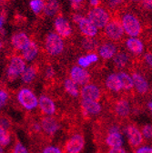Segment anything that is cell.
<instances>
[{
    "instance_id": "cell-1",
    "label": "cell",
    "mask_w": 152,
    "mask_h": 153,
    "mask_svg": "<svg viewBox=\"0 0 152 153\" xmlns=\"http://www.w3.org/2000/svg\"><path fill=\"white\" fill-rule=\"evenodd\" d=\"M87 18L96 26L97 28L105 27L109 22V13L103 7H93L87 14Z\"/></svg>"
},
{
    "instance_id": "cell-2",
    "label": "cell",
    "mask_w": 152,
    "mask_h": 153,
    "mask_svg": "<svg viewBox=\"0 0 152 153\" xmlns=\"http://www.w3.org/2000/svg\"><path fill=\"white\" fill-rule=\"evenodd\" d=\"M124 31L131 37L138 36L141 32V25L139 19L132 14H126L122 17Z\"/></svg>"
},
{
    "instance_id": "cell-50",
    "label": "cell",
    "mask_w": 152,
    "mask_h": 153,
    "mask_svg": "<svg viewBox=\"0 0 152 153\" xmlns=\"http://www.w3.org/2000/svg\"><path fill=\"white\" fill-rule=\"evenodd\" d=\"M1 48H2V42L0 41V50H1Z\"/></svg>"
},
{
    "instance_id": "cell-9",
    "label": "cell",
    "mask_w": 152,
    "mask_h": 153,
    "mask_svg": "<svg viewBox=\"0 0 152 153\" xmlns=\"http://www.w3.org/2000/svg\"><path fill=\"white\" fill-rule=\"evenodd\" d=\"M70 79L78 85H87L90 79V75L84 68L75 66L70 70Z\"/></svg>"
},
{
    "instance_id": "cell-17",
    "label": "cell",
    "mask_w": 152,
    "mask_h": 153,
    "mask_svg": "<svg viewBox=\"0 0 152 153\" xmlns=\"http://www.w3.org/2000/svg\"><path fill=\"white\" fill-rule=\"evenodd\" d=\"M105 142L108 146L111 148H119L123 144V137L120 131L108 132V135L105 138Z\"/></svg>"
},
{
    "instance_id": "cell-31",
    "label": "cell",
    "mask_w": 152,
    "mask_h": 153,
    "mask_svg": "<svg viewBox=\"0 0 152 153\" xmlns=\"http://www.w3.org/2000/svg\"><path fill=\"white\" fill-rule=\"evenodd\" d=\"M98 46V42L92 37H87L82 41V47L87 51H93Z\"/></svg>"
},
{
    "instance_id": "cell-34",
    "label": "cell",
    "mask_w": 152,
    "mask_h": 153,
    "mask_svg": "<svg viewBox=\"0 0 152 153\" xmlns=\"http://www.w3.org/2000/svg\"><path fill=\"white\" fill-rule=\"evenodd\" d=\"M14 153H28L27 149L20 142H17L14 149Z\"/></svg>"
},
{
    "instance_id": "cell-15",
    "label": "cell",
    "mask_w": 152,
    "mask_h": 153,
    "mask_svg": "<svg viewBox=\"0 0 152 153\" xmlns=\"http://www.w3.org/2000/svg\"><path fill=\"white\" fill-rule=\"evenodd\" d=\"M131 76H132V79H133V84H134V87H135L137 92H139L141 95L146 94L149 88L147 79L141 74H139L138 72H134Z\"/></svg>"
},
{
    "instance_id": "cell-13",
    "label": "cell",
    "mask_w": 152,
    "mask_h": 153,
    "mask_svg": "<svg viewBox=\"0 0 152 153\" xmlns=\"http://www.w3.org/2000/svg\"><path fill=\"white\" fill-rule=\"evenodd\" d=\"M55 29L61 37H68L72 33V28L69 22L64 17H58L55 20Z\"/></svg>"
},
{
    "instance_id": "cell-8",
    "label": "cell",
    "mask_w": 152,
    "mask_h": 153,
    "mask_svg": "<svg viewBox=\"0 0 152 153\" xmlns=\"http://www.w3.org/2000/svg\"><path fill=\"white\" fill-rule=\"evenodd\" d=\"M85 146V139L81 134H75L67 142L65 149L67 153H80Z\"/></svg>"
},
{
    "instance_id": "cell-22",
    "label": "cell",
    "mask_w": 152,
    "mask_h": 153,
    "mask_svg": "<svg viewBox=\"0 0 152 153\" xmlns=\"http://www.w3.org/2000/svg\"><path fill=\"white\" fill-rule=\"evenodd\" d=\"M128 49L135 55H140L144 50L143 43L136 37H129L126 42Z\"/></svg>"
},
{
    "instance_id": "cell-3",
    "label": "cell",
    "mask_w": 152,
    "mask_h": 153,
    "mask_svg": "<svg viewBox=\"0 0 152 153\" xmlns=\"http://www.w3.org/2000/svg\"><path fill=\"white\" fill-rule=\"evenodd\" d=\"M46 49L51 56H58L64 49V42L60 36L50 33L46 38Z\"/></svg>"
},
{
    "instance_id": "cell-5",
    "label": "cell",
    "mask_w": 152,
    "mask_h": 153,
    "mask_svg": "<svg viewBox=\"0 0 152 153\" xmlns=\"http://www.w3.org/2000/svg\"><path fill=\"white\" fill-rule=\"evenodd\" d=\"M26 69V63L20 56H14L7 68V79L10 81L16 80V78Z\"/></svg>"
},
{
    "instance_id": "cell-37",
    "label": "cell",
    "mask_w": 152,
    "mask_h": 153,
    "mask_svg": "<svg viewBox=\"0 0 152 153\" xmlns=\"http://www.w3.org/2000/svg\"><path fill=\"white\" fill-rule=\"evenodd\" d=\"M135 153H152V147H148V146L139 147L135 150Z\"/></svg>"
},
{
    "instance_id": "cell-26",
    "label": "cell",
    "mask_w": 152,
    "mask_h": 153,
    "mask_svg": "<svg viewBox=\"0 0 152 153\" xmlns=\"http://www.w3.org/2000/svg\"><path fill=\"white\" fill-rule=\"evenodd\" d=\"M113 60H114V65H115L116 68H123L128 65V63L129 61V56L126 53L120 52V53L116 54V56H114Z\"/></svg>"
},
{
    "instance_id": "cell-21",
    "label": "cell",
    "mask_w": 152,
    "mask_h": 153,
    "mask_svg": "<svg viewBox=\"0 0 152 153\" xmlns=\"http://www.w3.org/2000/svg\"><path fill=\"white\" fill-rule=\"evenodd\" d=\"M99 53L102 59H110L112 57L115 56V55L117 53V48L114 44H112L110 42H107L99 47Z\"/></svg>"
},
{
    "instance_id": "cell-45",
    "label": "cell",
    "mask_w": 152,
    "mask_h": 153,
    "mask_svg": "<svg viewBox=\"0 0 152 153\" xmlns=\"http://www.w3.org/2000/svg\"><path fill=\"white\" fill-rule=\"evenodd\" d=\"M83 16H81V15H79V14H75L74 16H73V21L75 22V23H77V24H79V21L81 20V18H82Z\"/></svg>"
},
{
    "instance_id": "cell-25",
    "label": "cell",
    "mask_w": 152,
    "mask_h": 153,
    "mask_svg": "<svg viewBox=\"0 0 152 153\" xmlns=\"http://www.w3.org/2000/svg\"><path fill=\"white\" fill-rule=\"evenodd\" d=\"M98 60H99V56L96 54L90 53L87 56L79 57V60H78V63H79V67H81V68H87L92 63L97 62Z\"/></svg>"
},
{
    "instance_id": "cell-11",
    "label": "cell",
    "mask_w": 152,
    "mask_h": 153,
    "mask_svg": "<svg viewBox=\"0 0 152 153\" xmlns=\"http://www.w3.org/2000/svg\"><path fill=\"white\" fill-rule=\"evenodd\" d=\"M113 111L117 117H119L122 119L128 117L131 111V108H130V104L128 100L123 98L117 100L113 105Z\"/></svg>"
},
{
    "instance_id": "cell-44",
    "label": "cell",
    "mask_w": 152,
    "mask_h": 153,
    "mask_svg": "<svg viewBox=\"0 0 152 153\" xmlns=\"http://www.w3.org/2000/svg\"><path fill=\"white\" fill-rule=\"evenodd\" d=\"M145 60L152 68V54H150V53L146 54V56H145Z\"/></svg>"
},
{
    "instance_id": "cell-40",
    "label": "cell",
    "mask_w": 152,
    "mask_h": 153,
    "mask_svg": "<svg viewBox=\"0 0 152 153\" xmlns=\"http://www.w3.org/2000/svg\"><path fill=\"white\" fill-rule=\"evenodd\" d=\"M142 6L146 9H152V0H141Z\"/></svg>"
},
{
    "instance_id": "cell-51",
    "label": "cell",
    "mask_w": 152,
    "mask_h": 153,
    "mask_svg": "<svg viewBox=\"0 0 152 153\" xmlns=\"http://www.w3.org/2000/svg\"><path fill=\"white\" fill-rule=\"evenodd\" d=\"M130 1H134V2H137V1H139V0H130Z\"/></svg>"
},
{
    "instance_id": "cell-16",
    "label": "cell",
    "mask_w": 152,
    "mask_h": 153,
    "mask_svg": "<svg viewBox=\"0 0 152 153\" xmlns=\"http://www.w3.org/2000/svg\"><path fill=\"white\" fill-rule=\"evenodd\" d=\"M41 128L44 130V132L49 136H52L59 130V124L55 120L54 118L51 117H44L41 120Z\"/></svg>"
},
{
    "instance_id": "cell-19",
    "label": "cell",
    "mask_w": 152,
    "mask_h": 153,
    "mask_svg": "<svg viewBox=\"0 0 152 153\" xmlns=\"http://www.w3.org/2000/svg\"><path fill=\"white\" fill-rule=\"evenodd\" d=\"M106 87L112 92H119L122 89V85L118 74H110L106 79Z\"/></svg>"
},
{
    "instance_id": "cell-52",
    "label": "cell",
    "mask_w": 152,
    "mask_h": 153,
    "mask_svg": "<svg viewBox=\"0 0 152 153\" xmlns=\"http://www.w3.org/2000/svg\"><path fill=\"white\" fill-rule=\"evenodd\" d=\"M0 1H1V0H0Z\"/></svg>"
},
{
    "instance_id": "cell-4",
    "label": "cell",
    "mask_w": 152,
    "mask_h": 153,
    "mask_svg": "<svg viewBox=\"0 0 152 153\" xmlns=\"http://www.w3.org/2000/svg\"><path fill=\"white\" fill-rule=\"evenodd\" d=\"M17 100L19 103L27 110L34 109L39 104V100H37L35 94L27 88H22L18 92Z\"/></svg>"
},
{
    "instance_id": "cell-10",
    "label": "cell",
    "mask_w": 152,
    "mask_h": 153,
    "mask_svg": "<svg viewBox=\"0 0 152 153\" xmlns=\"http://www.w3.org/2000/svg\"><path fill=\"white\" fill-rule=\"evenodd\" d=\"M101 90L97 85L87 84L81 89V97L84 100H94L98 101L101 98Z\"/></svg>"
},
{
    "instance_id": "cell-36",
    "label": "cell",
    "mask_w": 152,
    "mask_h": 153,
    "mask_svg": "<svg viewBox=\"0 0 152 153\" xmlns=\"http://www.w3.org/2000/svg\"><path fill=\"white\" fill-rule=\"evenodd\" d=\"M43 153H62L60 149H59L58 147H53V146H49L44 149Z\"/></svg>"
},
{
    "instance_id": "cell-28",
    "label": "cell",
    "mask_w": 152,
    "mask_h": 153,
    "mask_svg": "<svg viewBox=\"0 0 152 153\" xmlns=\"http://www.w3.org/2000/svg\"><path fill=\"white\" fill-rule=\"evenodd\" d=\"M59 4L58 2V0H48L47 3L45 4L44 7V12L47 16H54L59 10Z\"/></svg>"
},
{
    "instance_id": "cell-41",
    "label": "cell",
    "mask_w": 152,
    "mask_h": 153,
    "mask_svg": "<svg viewBox=\"0 0 152 153\" xmlns=\"http://www.w3.org/2000/svg\"><path fill=\"white\" fill-rule=\"evenodd\" d=\"M124 0H108V2L111 7H118L123 3Z\"/></svg>"
},
{
    "instance_id": "cell-29",
    "label": "cell",
    "mask_w": 152,
    "mask_h": 153,
    "mask_svg": "<svg viewBox=\"0 0 152 153\" xmlns=\"http://www.w3.org/2000/svg\"><path fill=\"white\" fill-rule=\"evenodd\" d=\"M36 68L35 66H31L27 68L24 72L21 74V79L25 83H30L36 76Z\"/></svg>"
},
{
    "instance_id": "cell-49",
    "label": "cell",
    "mask_w": 152,
    "mask_h": 153,
    "mask_svg": "<svg viewBox=\"0 0 152 153\" xmlns=\"http://www.w3.org/2000/svg\"><path fill=\"white\" fill-rule=\"evenodd\" d=\"M0 153H4V150L2 149V146H0Z\"/></svg>"
},
{
    "instance_id": "cell-39",
    "label": "cell",
    "mask_w": 152,
    "mask_h": 153,
    "mask_svg": "<svg viewBox=\"0 0 152 153\" xmlns=\"http://www.w3.org/2000/svg\"><path fill=\"white\" fill-rule=\"evenodd\" d=\"M108 153H127V151L123 148L119 147V148H111L108 150Z\"/></svg>"
},
{
    "instance_id": "cell-12",
    "label": "cell",
    "mask_w": 152,
    "mask_h": 153,
    "mask_svg": "<svg viewBox=\"0 0 152 153\" xmlns=\"http://www.w3.org/2000/svg\"><path fill=\"white\" fill-rule=\"evenodd\" d=\"M82 112L85 117H88L89 115H98L102 111V106L94 100H84L81 101Z\"/></svg>"
},
{
    "instance_id": "cell-23",
    "label": "cell",
    "mask_w": 152,
    "mask_h": 153,
    "mask_svg": "<svg viewBox=\"0 0 152 153\" xmlns=\"http://www.w3.org/2000/svg\"><path fill=\"white\" fill-rule=\"evenodd\" d=\"M39 53V47L34 42L30 41L29 44L23 49V56L27 61L33 60Z\"/></svg>"
},
{
    "instance_id": "cell-18",
    "label": "cell",
    "mask_w": 152,
    "mask_h": 153,
    "mask_svg": "<svg viewBox=\"0 0 152 153\" xmlns=\"http://www.w3.org/2000/svg\"><path fill=\"white\" fill-rule=\"evenodd\" d=\"M12 45L14 46L15 48L18 50H23L30 42L29 38L27 34L25 33H16L13 35L12 39H11Z\"/></svg>"
},
{
    "instance_id": "cell-33",
    "label": "cell",
    "mask_w": 152,
    "mask_h": 153,
    "mask_svg": "<svg viewBox=\"0 0 152 153\" xmlns=\"http://www.w3.org/2000/svg\"><path fill=\"white\" fill-rule=\"evenodd\" d=\"M141 132L143 137H145L147 140H152V125L147 124L142 127Z\"/></svg>"
},
{
    "instance_id": "cell-47",
    "label": "cell",
    "mask_w": 152,
    "mask_h": 153,
    "mask_svg": "<svg viewBox=\"0 0 152 153\" xmlns=\"http://www.w3.org/2000/svg\"><path fill=\"white\" fill-rule=\"evenodd\" d=\"M70 1H71L72 3H74V4H79V3H81L82 1H84V0H70Z\"/></svg>"
},
{
    "instance_id": "cell-30",
    "label": "cell",
    "mask_w": 152,
    "mask_h": 153,
    "mask_svg": "<svg viewBox=\"0 0 152 153\" xmlns=\"http://www.w3.org/2000/svg\"><path fill=\"white\" fill-rule=\"evenodd\" d=\"M30 7L35 14H39L45 7L44 0H31L30 1Z\"/></svg>"
},
{
    "instance_id": "cell-43",
    "label": "cell",
    "mask_w": 152,
    "mask_h": 153,
    "mask_svg": "<svg viewBox=\"0 0 152 153\" xmlns=\"http://www.w3.org/2000/svg\"><path fill=\"white\" fill-rule=\"evenodd\" d=\"M55 72H54V69L52 68V67H48L47 68V71H46V76H47V79H51L52 76H54Z\"/></svg>"
},
{
    "instance_id": "cell-27",
    "label": "cell",
    "mask_w": 152,
    "mask_h": 153,
    "mask_svg": "<svg viewBox=\"0 0 152 153\" xmlns=\"http://www.w3.org/2000/svg\"><path fill=\"white\" fill-rule=\"evenodd\" d=\"M78 84H76L71 79H65V82H64V87H65V89L66 91L72 97H78L79 94V91L78 89Z\"/></svg>"
},
{
    "instance_id": "cell-24",
    "label": "cell",
    "mask_w": 152,
    "mask_h": 153,
    "mask_svg": "<svg viewBox=\"0 0 152 153\" xmlns=\"http://www.w3.org/2000/svg\"><path fill=\"white\" fill-rule=\"evenodd\" d=\"M119 79L122 85V89L126 90V91H129L133 88L134 87V84H133V79L132 76H130L128 73L124 72V71H120L119 74Z\"/></svg>"
},
{
    "instance_id": "cell-32",
    "label": "cell",
    "mask_w": 152,
    "mask_h": 153,
    "mask_svg": "<svg viewBox=\"0 0 152 153\" xmlns=\"http://www.w3.org/2000/svg\"><path fill=\"white\" fill-rule=\"evenodd\" d=\"M10 142V135L7 129L0 127V146H7Z\"/></svg>"
},
{
    "instance_id": "cell-7",
    "label": "cell",
    "mask_w": 152,
    "mask_h": 153,
    "mask_svg": "<svg viewBox=\"0 0 152 153\" xmlns=\"http://www.w3.org/2000/svg\"><path fill=\"white\" fill-rule=\"evenodd\" d=\"M124 28L122 23L119 20H113L109 21L108 25L105 27V33L107 36L112 40H119L124 35Z\"/></svg>"
},
{
    "instance_id": "cell-14",
    "label": "cell",
    "mask_w": 152,
    "mask_h": 153,
    "mask_svg": "<svg viewBox=\"0 0 152 153\" xmlns=\"http://www.w3.org/2000/svg\"><path fill=\"white\" fill-rule=\"evenodd\" d=\"M79 27L81 33L87 37H93L98 34V28L87 17L81 18V20L79 23Z\"/></svg>"
},
{
    "instance_id": "cell-35",
    "label": "cell",
    "mask_w": 152,
    "mask_h": 153,
    "mask_svg": "<svg viewBox=\"0 0 152 153\" xmlns=\"http://www.w3.org/2000/svg\"><path fill=\"white\" fill-rule=\"evenodd\" d=\"M8 98V95L6 91L4 90H0V108H1L7 102Z\"/></svg>"
},
{
    "instance_id": "cell-48",
    "label": "cell",
    "mask_w": 152,
    "mask_h": 153,
    "mask_svg": "<svg viewBox=\"0 0 152 153\" xmlns=\"http://www.w3.org/2000/svg\"><path fill=\"white\" fill-rule=\"evenodd\" d=\"M148 107L149 110H150V111H151V113H152V101H150V102L148 104Z\"/></svg>"
},
{
    "instance_id": "cell-20",
    "label": "cell",
    "mask_w": 152,
    "mask_h": 153,
    "mask_svg": "<svg viewBox=\"0 0 152 153\" xmlns=\"http://www.w3.org/2000/svg\"><path fill=\"white\" fill-rule=\"evenodd\" d=\"M39 104L40 109L47 115H53L56 112V108L54 101L47 96H41L39 100Z\"/></svg>"
},
{
    "instance_id": "cell-42",
    "label": "cell",
    "mask_w": 152,
    "mask_h": 153,
    "mask_svg": "<svg viewBox=\"0 0 152 153\" xmlns=\"http://www.w3.org/2000/svg\"><path fill=\"white\" fill-rule=\"evenodd\" d=\"M5 15H0V32H1L3 35L5 34V31H4V23H5Z\"/></svg>"
},
{
    "instance_id": "cell-46",
    "label": "cell",
    "mask_w": 152,
    "mask_h": 153,
    "mask_svg": "<svg viewBox=\"0 0 152 153\" xmlns=\"http://www.w3.org/2000/svg\"><path fill=\"white\" fill-rule=\"evenodd\" d=\"M90 5L93 7H99L100 5V0H90Z\"/></svg>"
},
{
    "instance_id": "cell-6",
    "label": "cell",
    "mask_w": 152,
    "mask_h": 153,
    "mask_svg": "<svg viewBox=\"0 0 152 153\" xmlns=\"http://www.w3.org/2000/svg\"><path fill=\"white\" fill-rule=\"evenodd\" d=\"M124 132L127 135V138L128 140V143L133 148H138L139 147L143 142V135L142 132L136 127L135 125H128Z\"/></svg>"
},
{
    "instance_id": "cell-38",
    "label": "cell",
    "mask_w": 152,
    "mask_h": 153,
    "mask_svg": "<svg viewBox=\"0 0 152 153\" xmlns=\"http://www.w3.org/2000/svg\"><path fill=\"white\" fill-rule=\"evenodd\" d=\"M9 126H10V123L7 121V120L6 118H1V119H0V127H2L3 128L7 129V128H9Z\"/></svg>"
}]
</instances>
